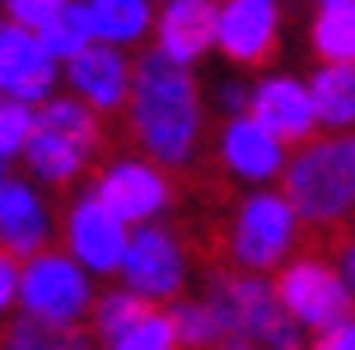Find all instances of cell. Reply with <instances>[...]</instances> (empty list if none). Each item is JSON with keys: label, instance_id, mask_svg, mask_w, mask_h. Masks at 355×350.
Instances as JSON below:
<instances>
[{"label": "cell", "instance_id": "cell-1", "mask_svg": "<svg viewBox=\"0 0 355 350\" xmlns=\"http://www.w3.org/2000/svg\"><path fill=\"white\" fill-rule=\"evenodd\" d=\"M201 131V107H196L192 75L159 52H150L136 66V94H131V136L145 145V155L178 168L187 164Z\"/></svg>", "mask_w": 355, "mask_h": 350}, {"label": "cell", "instance_id": "cell-2", "mask_svg": "<svg viewBox=\"0 0 355 350\" xmlns=\"http://www.w3.org/2000/svg\"><path fill=\"white\" fill-rule=\"evenodd\" d=\"M355 196V145L346 136L313 140L285 173V206L309 225H341Z\"/></svg>", "mask_w": 355, "mask_h": 350}, {"label": "cell", "instance_id": "cell-3", "mask_svg": "<svg viewBox=\"0 0 355 350\" xmlns=\"http://www.w3.org/2000/svg\"><path fill=\"white\" fill-rule=\"evenodd\" d=\"M276 308H281L290 322H309V327H322L332 332L341 322H351L346 308H351V290L341 285V276L327 262H313V257H300L295 266H285L281 280H276Z\"/></svg>", "mask_w": 355, "mask_h": 350}, {"label": "cell", "instance_id": "cell-4", "mask_svg": "<svg viewBox=\"0 0 355 350\" xmlns=\"http://www.w3.org/2000/svg\"><path fill=\"white\" fill-rule=\"evenodd\" d=\"M19 299L33 322H47V327H71L75 317L85 313L89 290L80 266L66 262L61 252H37L33 262L19 271Z\"/></svg>", "mask_w": 355, "mask_h": 350}, {"label": "cell", "instance_id": "cell-5", "mask_svg": "<svg viewBox=\"0 0 355 350\" xmlns=\"http://www.w3.org/2000/svg\"><path fill=\"white\" fill-rule=\"evenodd\" d=\"M295 238V215L281 196H248L243 210H239V229H234V252L239 262L262 271V266H276L285 257V247Z\"/></svg>", "mask_w": 355, "mask_h": 350}, {"label": "cell", "instance_id": "cell-6", "mask_svg": "<svg viewBox=\"0 0 355 350\" xmlns=\"http://www.w3.org/2000/svg\"><path fill=\"white\" fill-rule=\"evenodd\" d=\"M122 276L131 285V295L145 299V304L150 299H168L182 285V252H178V243L164 229H141V234L126 238Z\"/></svg>", "mask_w": 355, "mask_h": 350}, {"label": "cell", "instance_id": "cell-7", "mask_svg": "<svg viewBox=\"0 0 355 350\" xmlns=\"http://www.w3.org/2000/svg\"><path fill=\"white\" fill-rule=\"evenodd\" d=\"M215 42L234 61H266L276 52V5L266 0H234L215 15Z\"/></svg>", "mask_w": 355, "mask_h": 350}, {"label": "cell", "instance_id": "cell-8", "mask_svg": "<svg viewBox=\"0 0 355 350\" xmlns=\"http://www.w3.org/2000/svg\"><path fill=\"white\" fill-rule=\"evenodd\" d=\"M71 247H75V257L85 266H94V271H117L122 252H126V225L89 192L71 215Z\"/></svg>", "mask_w": 355, "mask_h": 350}, {"label": "cell", "instance_id": "cell-9", "mask_svg": "<svg viewBox=\"0 0 355 350\" xmlns=\"http://www.w3.org/2000/svg\"><path fill=\"white\" fill-rule=\"evenodd\" d=\"M94 196L126 225V220H150L159 206H168V182L145 164H117L112 173H103Z\"/></svg>", "mask_w": 355, "mask_h": 350}, {"label": "cell", "instance_id": "cell-10", "mask_svg": "<svg viewBox=\"0 0 355 350\" xmlns=\"http://www.w3.org/2000/svg\"><path fill=\"white\" fill-rule=\"evenodd\" d=\"M52 75L56 70L42 56L33 33H24L15 24L0 28V89H10L19 103H28V98H42L52 89Z\"/></svg>", "mask_w": 355, "mask_h": 350}, {"label": "cell", "instance_id": "cell-11", "mask_svg": "<svg viewBox=\"0 0 355 350\" xmlns=\"http://www.w3.org/2000/svg\"><path fill=\"white\" fill-rule=\"evenodd\" d=\"M252 122L262 126L271 140H304L313 131L309 89H300L295 80H266L252 94Z\"/></svg>", "mask_w": 355, "mask_h": 350}, {"label": "cell", "instance_id": "cell-12", "mask_svg": "<svg viewBox=\"0 0 355 350\" xmlns=\"http://www.w3.org/2000/svg\"><path fill=\"white\" fill-rule=\"evenodd\" d=\"M215 5L206 0H178L159 19V56L173 66H187L196 52H206L215 42Z\"/></svg>", "mask_w": 355, "mask_h": 350}, {"label": "cell", "instance_id": "cell-13", "mask_svg": "<svg viewBox=\"0 0 355 350\" xmlns=\"http://www.w3.org/2000/svg\"><path fill=\"white\" fill-rule=\"evenodd\" d=\"M42 238H47V215L37 196L15 177H0V247L10 257H24V252H37Z\"/></svg>", "mask_w": 355, "mask_h": 350}, {"label": "cell", "instance_id": "cell-14", "mask_svg": "<svg viewBox=\"0 0 355 350\" xmlns=\"http://www.w3.org/2000/svg\"><path fill=\"white\" fill-rule=\"evenodd\" d=\"M220 155H225V164H230L234 173H243V177H271L276 168H281L285 150H281V140H271L262 126L252 122V117H234V122L225 126Z\"/></svg>", "mask_w": 355, "mask_h": 350}, {"label": "cell", "instance_id": "cell-15", "mask_svg": "<svg viewBox=\"0 0 355 350\" xmlns=\"http://www.w3.org/2000/svg\"><path fill=\"white\" fill-rule=\"evenodd\" d=\"M71 85L85 94L94 107H117L126 98V61L112 47H85L71 56Z\"/></svg>", "mask_w": 355, "mask_h": 350}, {"label": "cell", "instance_id": "cell-16", "mask_svg": "<svg viewBox=\"0 0 355 350\" xmlns=\"http://www.w3.org/2000/svg\"><path fill=\"white\" fill-rule=\"evenodd\" d=\"M75 19H80L85 37H98V47H112V42L145 33L150 10L141 0H89V5H75Z\"/></svg>", "mask_w": 355, "mask_h": 350}, {"label": "cell", "instance_id": "cell-17", "mask_svg": "<svg viewBox=\"0 0 355 350\" xmlns=\"http://www.w3.org/2000/svg\"><path fill=\"white\" fill-rule=\"evenodd\" d=\"M309 103H313V122H327V126H351L355 117V75L351 66H327L313 80L309 89Z\"/></svg>", "mask_w": 355, "mask_h": 350}, {"label": "cell", "instance_id": "cell-18", "mask_svg": "<svg viewBox=\"0 0 355 350\" xmlns=\"http://www.w3.org/2000/svg\"><path fill=\"white\" fill-rule=\"evenodd\" d=\"M313 47L332 66H351V56H355V5L351 0H332V5L318 10V19H313Z\"/></svg>", "mask_w": 355, "mask_h": 350}, {"label": "cell", "instance_id": "cell-19", "mask_svg": "<svg viewBox=\"0 0 355 350\" xmlns=\"http://www.w3.org/2000/svg\"><path fill=\"white\" fill-rule=\"evenodd\" d=\"M33 131H47V136L71 140L75 150H89L98 140V117H94V107L75 103V98H56L33 117Z\"/></svg>", "mask_w": 355, "mask_h": 350}, {"label": "cell", "instance_id": "cell-20", "mask_svg": "<svg viewBox=\"0 0 355 350\" xmlns=\"http://www.w3.org/2000/svg\"><path fill=\"white\" fill-rule=\"evenodd\" d=\"M24 150H28V164H33L37 173L56 177V182H66L71 173H80V164H85V150H75L71 140L47 136V131H33Z\"/></svg>", "mask_w": 355, "mask_h": 350}, {"label": "cell", "instance_id": "cell-21", "mask_svg": "<svg viewBox=\"0 0 355 350\" xmlns=\"http://www.w3.org/2000/svg\"><path fill=\"white\" fill-rule=\"evenodd\" d=\"M10 350H89V341L71 327H47L33 317H19L10 327Z\"/></svg>", "mask_w": 355, "mask_h": 350}, {"label": "cell", "instance_id": "cell-22", "mask_svg": "<svg viewBox=\"0 0 355 350\" xmlns=\"http://www.w3.org/2000/svg\"><path fill=\"white\" fill-rule=\"evenodd\" d=\"M145 317H155V304H145V299H136V295H107L103 304H98V332H103L107 341H117V336H126L131 327H141Z\"/></svg>", "mask_w": 355, "mask_h": 350}, {"label": "cell", "instance_id": "cell-23", "mask_svg": "<svg viewBox=\"0 0 355 350\" xmlns=\"http://www.w3.org/2000/svg\"><path fill=\"white\" fill-rule=\"evenodd\" d=\"M33 37H37V47H42L47 61H52V56H80L89 47L85 28H80V19H75V5H61V15H56L42 33H33Z\"/></svg>", "mask_w": 355, "mask_h": 350}, {"label": "cell", "instance_id": "cell-24", "mask_svg": "<svg viewBox=\"0 0 355 350\" xmlns=\"http://www.w3.org/2000/svg\"><path fill=\"white\" fill-rule=\"evenodd\" d=\"M112 350H173V322H168L164 313L145 317L141 327H131L126 336H117Z\"/></svg>", "mask_w": 355, "mask_h": 350}, {"label": "cell", "instance_id": "cell-25", "mask_svg": "<svg viewBox=\"0 0 355 350\" xmlns=\"http://www.w3.org/2000/svg\"><path fill=\"white\" fill-rule=\"evenodd\" d=\"M33 136V112L24 103H0V159L19 155Z\"/></svg>", "mask_w": 355, "mask_h": 350}, {"label": "cell", "instance_id": "cell-26", "mask_svg": "<svg viewBox=\"0 0 355 350\" xmlns=\"http://www.w3.org/2000/svg\"><path fill=\"white\" fill-rule=\"evenodd\" d=\"M10 15H15L10 19L15 28H24V33H42V28L61 15V5H56V0H15Z\"/></svg>", "mask_w": 355, "mask_h": 350}, {"label": "cell", "instance_id": "cell-27", "mask_svg": "<svg viewBox=\"0 0 355 350\" xmlns=\"http://www.w3.org/2000/svg\"><path fill=\"white\" fill-rule=\"evenodd\" d=\"M15 290H19V257H10V252L0 247V313L10 308Z\"/></svg>", "mask_w": 355, "mask_h": 350}, {"label": "cell", "instance_id": "cell-28", "mask_svg": "<svg viewBox=\"0 0 355 350\" xmlns=\"http://www.w3.org/2000/svg\"><path fill=\"white\" fill-rule=\"evenodd\" d=\"M318 350H355V332L351 322H341V327H332V332L318 341Z\"/></svg>", "mask_w": 355, "mask_h": 350}, {"label": "cell", "instance_id": "cell-29", "mask_svg": "<svg viewBox=\"0 0 355 350\" xmlns=\"http://www.w3.org/2000/svg\"><path fill=\"white\" fill-rule=\"evenodd\" d=\"M220 103L230 107V112H239V107L248 103V98H243V89H239V85H225V89H220Z\"/></svg>", "mask_w": 355, "mask_h": 350}, {"label": "cell", "instance_id": "cell-30", "mask_svg": "<svg viewBox=\"0 0 355 350\" xmlns=\"http://www.w3.org/2000/svg\"><path fill=\"white\" fill-rule=\"evenodd\" d=\"M0 177H5V168H0Z\"/></svg>", "mask_w": 355, "mask_h": 350}]
</instances>
